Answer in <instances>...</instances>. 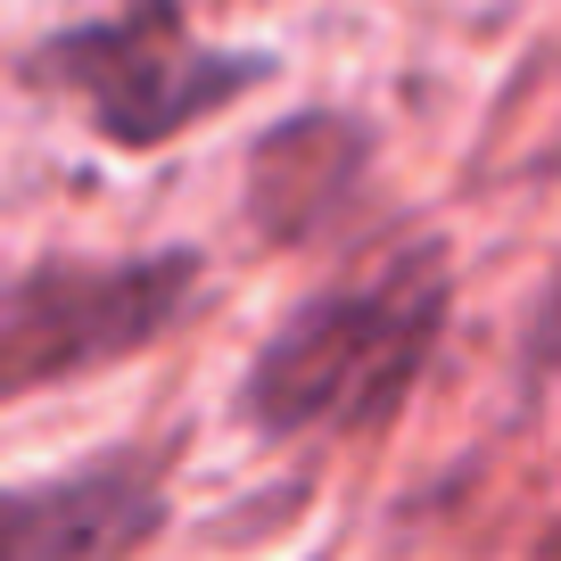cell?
<instances>
[{"mask_svg": "<svg viewBox=\"0 0 561 561\" xmlns=\"http://www.w3.org/2000/svg\"><path fill=\"white\" fill-rule=\"evenodd\" d=\"M446 314H455V273H446V248L430 240L397 248L371 273L306 298L256 347V364L240 380L248 430L280 446L388 430L413 404L430 355H438Z\"/></svg>", "mask_w": 561, "mask_h": 561, "instance_id": "cell-1", "label": "cell"}, {"mask_svg": "<svg viewBox=\"0 0 561 561\" xmlns=\"http://www.w3.org/2000/svg\"><path fill=\"white\" fill-rule=\"evenodd\" d=\"M34 75L67 91L100 140L140 158V149H165L191 124L224 116L256 83H273V58L207 42L182 18V0H116L107 18H83L42 42Z\"/></svg>", "mask_w": 561, "mask_h": 561, "instance_id": "cell-2", "label": "cell"}, {"mask_svg": "<svg viewBox=\"0 0 561 561\" xmlns=\"http://www.w3.org/2000/svg\"><path fill=\"white\" fill-rule=\"evenodd\" d=\"M198 280H207L198 248L50 256V264L9 273L0 280V404L158 347L198 306Z\"/></svg>", "mask_w": 561, "mask_h": 561, "instance_id": "cell-3", "label": "cell"}, {"mask_svg": "<svg viewBox=\"0 0 561 561\" xmlns=\"http://www.w3.org/2000/svg\"><path fill=\"white\" fill-rule=\"evenodd\" d=\"M165 528V488L140 462L0 488V561H124Z\"/></svg>", "mask_w": 561, "mask_h": 561, "instance_id": "cell-4", "label": "cell"}, {"mask_svg": "<svg viewBox=\"0 0 561 561\" xmlns=\"http://www.w3.org/2000/svg\"><path fill=\"white\" fill-rule=\"evenodd\" d=\"M355 174H364V133L347 116H298L264 133L256 165H248V207L273 240H298L314 231V215H331L355 191Z\"/></svg>", "mask_w": 561, "mask_h": 561, "instance_id": "cell-5", "label": "cell"}, {"mask_svg": "<svg viewBox=\"0 0 561 561\" xmlns=\"http://www.w3.org/2000/svg\"><path fill=\"white\" fill-rule=\"evenodd\" d=\"M528 355H537V364H561V273H553V289H545V306H537V331H528Z\"/></svg>", "mask_w": 561, "mask_h": 561, "instance_id": "cell-6", "label": "cell"}]
</instances>
